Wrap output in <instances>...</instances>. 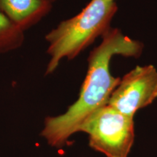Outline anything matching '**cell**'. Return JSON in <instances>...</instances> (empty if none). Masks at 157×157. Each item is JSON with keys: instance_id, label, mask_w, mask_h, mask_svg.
Instances as JSON below:
<instances>
[{"instance_id": "obj_7", "label": "cell", "mask_w": 157, "mask_h": 157, "mask_svg": "<svg viewBox=\"0 0 157 157\" xmlns=\"http://www.w3.org/2000/svg\"><path fill=\"white\" fill-rule=\"evenodd\" d=\"M50 1L51 2H52V3H53L54 2H56V1H57V0H50Z\"/></svg>"}, {"instance_id": "obj_1", "label": "cell", "mask_w": 157, "mask_h": 157, "mask_svg": "<svg viewBox=\"0 0 157 157\" xmlns=\"http://www.w3.org/2000/svg\"><path fill=\"white\" fill-rule=\"evenodd\" d=\"M101 43L90 52L87 72L79 96L63 114L48 117L44 121L42 136L50 146L61 147L96 111L105 105L121 78L110 71V63L114 56L139 58L144 45L129 38L119 29L111 28L102 36Z\"/></svg>"}, {"instance_id": "obj_3", "label": "cell", "mask_w": 157, "mask_h": 157, "mask_svg": "<svg viewBox=\"0 0 157 157\" xmlns=\"http://www.w3.org/2000/svg\"><path fill=\"white\" fill-rule=\"evenodd\" d=\"M88 134L90 146L107 157H127L135 140L134 118L105 105L80 127Z\"/></svg>"}, {"instance_id": "obj_4", "label": "cell", "mask_w": 157, "mask_h": 157, "mask_svg": "<svg viewBox=\"0 0 157 157\" xmlns=\"http://www.w3.org/2000/svg\"><path fill=\"white\" fill-rule=\"evenodd\" d=\"M157 98V70L153 65L136 67L125 74L107 105L129 117Z\"/></svg>"}, {"instance_id": "obj_5", "label": "cell", "mask_w": 157, "mask_h": 157, "mask_svg": "<svg viewBox=\"0 0 157 157\" xmlns=\"http://www.w3.org/2000/svg\"><path fill=\"white\" fill-rule=\"evenodd\" d=\"M52 5L50 0H0V10L24 31L46 16Z\"/></svg>"}, {"instance_id": "obj_6", "label": "cell", "mask_w": 157, "mask_h": 157, "mask_svg": "<svg viewBox=\"0 0 157 157\" xmlns=\"http://www.w3.org/2000/svg\"><path fill=\"white\" fill-rule=\"evenodd\" d=\"M24 41L23 31L0 10V55L19 48Z\"/></svg>"}, {"instance_id": "obj_2", "label": "cell", "mask_w": 157, "mask_h": 157, "mask_svg": "<svg viewBox=\"0 0 157 157\" xmlns=\"http://www.w3.org/2000/svg\"><path fill=\"white\" fill-rule=\"evenodd\" d=\"M118 11L115 0H91L75 16L60 22L45 36L50 60L46 75L52 74L63 59L72 60L111 27Z\"/></svg>"}]
</instances>
